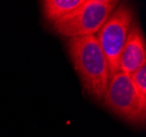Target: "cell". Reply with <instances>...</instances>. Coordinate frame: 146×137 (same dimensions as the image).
Instances as JSON below:
<instances>
[{
  "mask_svg": "<svg viewBox=\"0 0 146 137\" xmlns=\"http://www.w3.org/2000/svg\"><path fill=\"white\" fill-rule=\"evenodd\" d=\"M67 48L84 91L94 99L103 100L110 75L107 59L96 36L67 38Z\"/></svg>",
  "mask_w": 146,
  "mask_h": 137,
  "instance_id": "obj_1",
  "label": "cell"
},
{
  "mask_svg": "<svg viewBox=\"0 0 146 137\" xmlns=\"http://www.w3.org/2000/svg\"><path fill=\"white\" fill-rule=\"evenodd\" d=\"M146 64V42L143 31L134 20L130 33L122 50L119 60V71L131 75L136 69Z\"/></svg>",
  "mask_w": 146,
  "mask_h": 137,
  "instance_id": "obj_5",
  "label": "cell"
},
{
  "mask_svg": "<svg viewBox=\"0 0 146 137\" xmlns=\"http://www.w3.org/2000/svg\"><path fill=\"white\" fill-rule=\"evenodd\" d=\"M134 20L133 7L127 2H119L95 35L107 59L110 77L119 73L120 56Z\"/></svg>",
  "mask_w": 146,
  "mask_h": 137,
  "instance_id": "obj_3",
  "label": "cell"
},
{
  "mask_svg": "<svg viewBox=\"0 0 146 137\" xmlns=\"http://www.w3.org/2000/svg\"><path fill=\"white\" fill-rule=\"evenodd\" d=\"M118 3L113 0H84L71 13L52 23L51 30L66 38L96 35Z\"/></svg>",
  "mask_w": 146,
  "mask_h": 137,
  "instance_id": "obj_2",
  "label": "cell"
},
{
  "mask_svg": "<svg viewBox=\"0 0 146 137\" xmlns=\"http://www.w3.org/2000/svg\"><path fill=\"white\" fill-rule=\"evenodd\" d=\"M103 101L119 118L135 126H145L146 104L141 101L130 75L119 71L110 77Z\"/></svg>",
  "mask_w": 146,
  "mask_h": 137,
  "instance_id": "obj_4",
  "label": "cell"
},
{
  "mask_svg": "<svg viewBox=\"0 0 146 137\" xmlns=\"http://www.w3.org/2000/svg\"><path fill=\"white\" fill-rule=\"evenodd\" d=\"M84 0H45L42 1L43 14L50 23L64 18L83 3Z\"/></svg>",
  "mask_w": 146,
  "mask_h": 137,
  "instance_id": "obj_6",
  "label": "cell"
},
{
  "mask_svg": "<svg viewBox=\"0 0 146 137\" xmlns=\"http://www.w3.org/2000/svg\"><path fill=\"white\" fill-rule=\"evenodd\" d=\"M141 101L146 104V64L130 75Z\"/></svg>",
  "mask_w": 146,
  "mask_h": 137,
  "instance_id": "obj_7",
  "label": "cell"
}]
</instances>
